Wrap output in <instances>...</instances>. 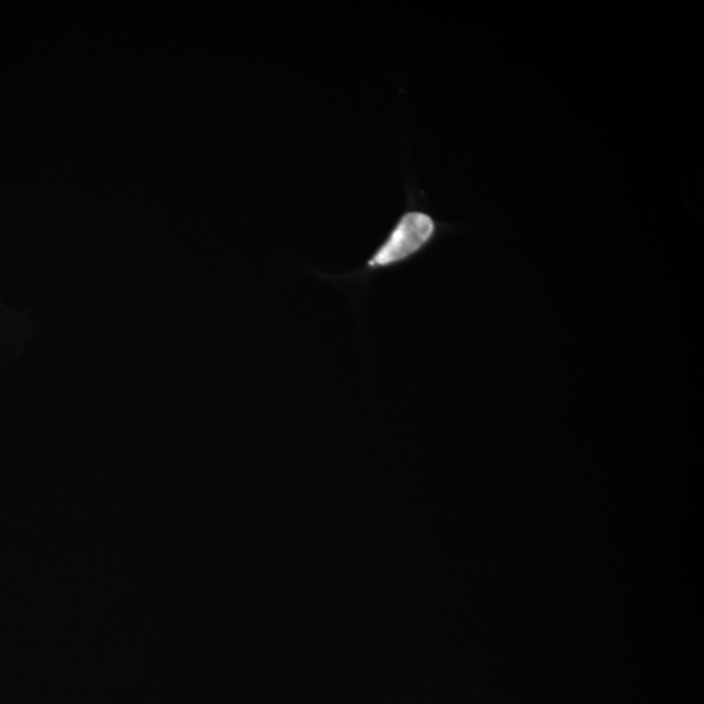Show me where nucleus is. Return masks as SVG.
Returning a JSON list of instances; mask_svg holds the SVG:
<instances>
[{
  "mask_svg": "<svg viewBox=\"0 0 704 704\" xmlns=\"http://www.w3.org/2000/svg\"><path fill=\"white\" fill-rule=\"evenodd\" d=\"M436 234V223L427 213L411 210L402 214L393 229L367 261L366 270L393 268L414 257L427 246Z\"/></svg>",
  "mask_w": 704,
  "mask_h": 704,
  "instance_id": "nucleus-1",
  "label": "nucleus"
}]
</instances>
